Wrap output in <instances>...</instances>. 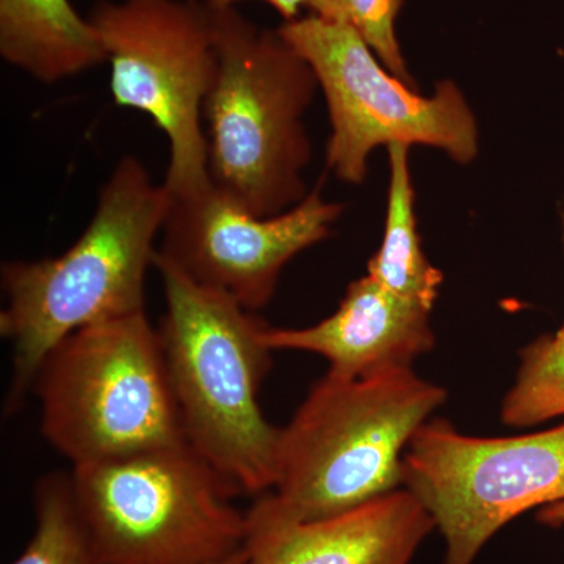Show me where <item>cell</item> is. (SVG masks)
Wrapping results in <instances>:
<instances>
[{"label": "cell", "instance_id": "obj_12", "mask_svg": "<svg viewBox=\"0 0 564 564\" xmlns=\"http://www.w3.org/2000/svg\"><path fill=\"white\" fill-rule=\"evenodd\" d=\"M404 488L347 513L248 534L251 564H410L433 530Z\"/></svg>", "mask_w": 564, "mask_h": 564}, {"label": "cell", "instance_id": "obj_15", "mask_svg": "<svg viewBox=\"0 0 564 564\" xmlns=\"http://www.w3.org/2000/svg\"><path fill=\"white\" fill-rule=\"evenodd\" d=\"M33 502L35 533L11 564H102L74 499L70 474L43 475Z\"/></svg>", "mask_w": 564, "mask_h": 564}, {"label": "cell", "instance_id": "obj_1", "mask_svg": "<svg viewBox=\"0 0 564 564\" xmlns=\"http://www.w3.org/2000/svg\"><path fill=\"white\" fill-rule=\"evenodd\" d=\"M172 195L135 155L115 165L85 231L57 258L9 261L0 269L7 307L0 334L13 347L7 411L21 410L47 352L93 323L144 311V282L154 265Z\"/></svg>", "mask_w": 564, "mask_h": 564}, {"label": "cell", "instance_id": "obj_16", "mask_svg": "<svg viewBox=\"0 0 564 564\" xmlns=\"http://www.w3.org/2000/svg\"><path fill=\"white\" fill-rule=\"evenodd\" d=\"M564 251V209L562 212ZM564 415V322L554 334L538 337L521 351L513 388L500 417L508 426L529 429Z\"/></svg>", "mask_w": 564, "mask_h": 564}, {"label": "cell", "instance_id": "obj_17", "mask_svg": "<svg viewBox=\"0 0 564 564\" xmlns=\"http://www.w3.org/2000/svg\"><path fill=\"white\" fill-rule=\"evenodd\" d=\"M402 6L403 0H307L306 9L322 20L351 28L369 44L386 69L414 87L395 32Z\"/></svg>", "mask_w": 564, "mask_h": 564}, {"label": "cell", "instance_id": "obj_9", "mask_svg": "<svg viewBox=\"0 0 564 564\" xmlns=\"http://www.w3.org/2000/svg\"><path fill=\"white\" fill-rule=\"evenodd\" d=\"M402 488L443 534V564H474L494 534L564 500V422L513 437H475L430 419L402 456Z\"/></svg>", "mask_w": 564, "mask_h": 564}, {"label": "cell", "instance_id": "obj_4", "mask_svg": "<svg viewBox=\"0 0 564 564\" xmlns=\"http://www.w3.org/2000/svg\"><path fill=\"white\" fill-rule=\"evenodd\" d=\"M210 10L218 61L203 109L210 184L256 217H274L310 195L304 115L321 87L280 31L236 7Z\"/></svg>", "mask_w": 564, "mask_h": 564}, {"label": "cell", "instance_id": "obj_20", "mask_svg": "<svg viewBox=\"0 0 564 564\" xmlns=\"http://www.w3.org/2000/svg\"><path fill=\"white\" fill-rule=\"evenodd\" d=\"M212 564H251L250 552L245 547L242 551L237 552V554L228 556V558L221 560V562Z\"/></svg>", "mask_w": 564, "mask_h": 564}, {"label": "cell", "instance_id": "obj_2", "mask_svg": "<svg viewBox=\"0 0 564 564\" xmlns=\"http://www.w3.org/2000/svg\"><path fill=\"white\" fill-rule=\"evenodd\" d=\"M445 400L413 367L359 380L326 373L281 429L276 480L247 511L248 534L333 518L402 488L404 448Z\"/></svg>", "mask_w": 564, "mask_h": 564}, {"label": "cell", "instance_id": "obj_13", "mask_svg": "<svg viewBox=\"0 0 564 564\" xmlns=\"http://www.w3.org/2000/svg\"><path fill=\"white\" fill-rule=\"evenodd\" d=\"M0 55L43 84L107 61L90 18H82L69 0H0Z\"/></svg>", "mask_w": 564, "mask_h": 564}, {"label": "cell", "instance_id": "obj_14", "mask_svg": "<svg viewBox=\"0 0 564 564\" xmlns=\"http://www.w3.org/2000/svg\"><path fill=\"white\" fill-rule=\"evenodd\" d=\"M388 212L381 247L367 265V274L404 300L432 311L444 274L423 252L415 220V196L410 170V147L391 144Z\"/></svg>", "mask_w": 564, "mask_h": 564}, {"label": "cell", "instance_id": "obj_5", "mask_svg": "<svg viewBox=\"0 0 564 564\" xmlns=\"http://www.w3.org/2000/svg\"><path fill=\"white\" fill-rule=\"evenodd\" d=\"M32 389L44 440L73 467L188 444L147 311L69 334L47 352Z\"/></svg>", "mask_w": 564, "mask_h": 564}, {"label": "cell", "instance_id": "obj_3", "mask_svg": "<svg viewBox=\"0 0 564 564\" xmlns=\"http://www.w3.org/2000/svg\"><path fill=\"white\" fill-rule=\"evenodd\" d=\"M165 292L158 326L185 437L237 494L273 488L281 429L259 402L272 367L267 325L226 293L192 281L154 256Z\"/></svg>", "mask_w": 564, "mask_h": 564}, {"label": "cell", "instance_id": "obj_10", "mask_svg": "<svg viewBox=\"0 0 564 564\" xmlns=\"http://www.w3.org/2000/svg\"><path fill=\"white\" fill-rule=\"evenodd\" d=\"M343 210V204L325 202L315 185L291 210L261 218L210 184L191 195H172L158 256L256 313L272 302L282 269L325 240Z\"/></svg>", "mask_w": 564, "mask_h": 564}, {"label": "cell", "instance_id": "obj_8", "mask_svg": "<svg viewBox=\"0 0 564 564\" xmlns=\"http://www.w3.org/2000/svg\"><path fill=\"white\" fill-rule=\"evenodd\" d=\"M278 31L310 63L325 95L332 121L326 165L340 181L361 184L369 155L383 144H425L463 165L477 158V121L454 82L419 95L384 69L351 28L314 14L284 21Z\"/></svg>", "mask_w": 564, "mask_h": 564}, {"label": "cell", "instance_id": "obj_7", "mask_svg": "<svg viewBox=\"0 0 564 564\" xmlns=\"http://www.w3.org/2000/svg\"><path fill=\"white\" fill-rule=\"evenodd\" d=\"M88 18L111 66L113 101L151 117L169 140L166 191L182 196L209 187L203 109L218 65L210 7L101 0Z\"/></svg>", "mask_w": 564, "mask_h": 564}, {"label": "cell", "instance_id": "obj_19", "mask_svg": "<svg viewBox=\"0 0 564 564\" xmlns=\"http://www.w3.org/2000/svg\"><path fill=\"white\" fill-rule=\"evenodd\" d=\"M538 522L545 527H552V529H558L564 525V500L562 502H555L545 505L540 508L536 516Z\"/></svg>", "mask_w": 564, "mask_h": 564}, {"label": "cell", "instance_id": "obj_6", "mask_svg": "<svg viewBox=\"0 0 564 564\" xmlns=\"http://www.w3.org/2000/svg\"><path fill=\"white\" fill-rule=\"evenodd\" d=\"M70 485L102 564H212L247 547L236 489L191 444L74 466Z\"/></svg>", "mask_w": 564, "mask_h": 564}, {"label": "cell", "instance_id": "obj_11", "mask_svg": "<svg viewBox=\"0 0 564 564\" xmlns=\"http://www.w3.org/2000/svg\"><path fill=\"white\" fill-rule=\"evenodd\" d=\"M432 311L388 291L370 274L348 285L339 310L307 328H273L263 343L273 351L314 352L329 364L328 375L359 380L413 366L433 350Z\"/></svg>", "mask_w": 564, "mask_h": 564}, {"label": "cell", "instance_id": "obj_18", "mask_svg": "<svg viewBox=\"0 0 564 564\" xmlns=\"http://www.w3.org/2000/svg\"><path fill=\"white\" fill-rule=\"evenodd\" d=\"M203 2L210 9H232L242 0H203ZM262 2L272 6L284 18V21L296 20L300 18V10L307 6V0H262Z\"/></svg>", "mask_w": 564, "mask_h": 564}]
</instances>
